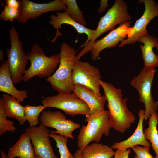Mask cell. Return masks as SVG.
I'll list each match as a JSON object with an SVG mask.
<instances>
[{
    "mask_svg": "<svg viewBox=\"0 0 158 158\" xmlns=\"http://www.w3.org/2000/svg\"><path fill=\"white\" fill-rule=\"evenodd\" d=\"M99 83L107 102V107L111 128L123 133L135 120V116L127 106V98H123L121 89L111 83L101 80Z\"/></svg>",
    "mask_w": 158,
    "mask_h": 158,
    "instance_id": "obj_1",
    "label": "cell"
},
{
    "mask_svg": "<svg viewBox=\"0 0 158 158\" xmlns=\"http://www.w3.org/2000/svg\"><path fill=\"white\" fill-rule=\"evenodd\" d=\"M59 63L55 72L46 79L52 88L59 93L73 92L74 85L72 81L74 67L78 61L75 49L65 42L60 47Z\"/></svg>",
    "mask_w": 158,
    "mask_h": 158,
    "instance_id": "obj_2",
    "label": "cell"
},
{
    "mask_svg": "<svg viewBox=\"0 0 158 158\" xmlns=\"http://www.w3.org/2000/svg\"><path fill=\"white\" fill-rule=\"evenodd\" d=\"M128 7L123 0H116L112 6L103 16L101 17L92 39L84 47L77 55L78 59L90 52L96 40L103 34L114 29V27L128 21L132 17L128 12Z\"/></svg>",
    "mask_w": 158,
    "mask_h": 158,
    "instance_id": "obj_3",
    "label": "cell"
},
{
    "mask_svg": "<svg viewBox=\"0 0 158 158\" xmlns=\"http://www.w3.org/2000/svg\"><path fill=\"white\" fill-rule=\"evenodd\" d=\"M86 125H83L77 137V146L82 150L92 142H98L103 135L107 136L111 126L107 110L86 116Z\"/></svg>",
    "mask_w": 158,
    "mask_h": 158,
    "instance_id": "obj_4",
    "label": "cell"
},
{
    "mask_svg": "<svg viewBox=\"0 0 158 158\" xmlns=\"http://www.w3.org/2000/svg\"><path fill=\"white\" fill-rule=\"evenodd\" d=\"M26 56L31 64L23 77L22 80L24 82L36 76L40 78L50 77L59 63V54L47 56L42 48L36 44L32 46L31 51Z\"/></svg>",
    "mask_w": 158,
    "mask_h": 158,
    "instance_id": "obj_5",
    "label": "cell"
},
{
    "mask_svg": "<svg viewBox=\"0 0 158 158\" xmlns=\"http://www.w3.org/2000/svg\"><path fill=\"white\" fill-rule=\"evenodd\" d=\"M10 40V49H6L10 75L14 84L22 80L28 62L26 54L23 49V43L14 24L9 30Z\"/></svg>",
    "mask_w": 158,
    "mask_h": 158,
    "instance_id": "obj_6",
    "label": "cell"
},
{
    "mask_svg": "<svg viewBox=\"0 0 158 158\" xmlns=\"http://www.w3.org/2000/svg\"><path fill=\"white\" fill-rule=\"evenodd\" d=\"M156 71L155 68L144 67L139 74L130 82L131 85L138 91L139 100L145 106L144 119L147 120L156 112L158 101H154L151 92V86Z\"/></svg>",
    "mask_w": 158,
    "mask_h": 158,
    "instance_id": "obj_7",
    "label": "cell"
},
{
    "mask_svg": "<svg viewBox=\"0 0 158 158\" xmlns=\"http://www.w3.org/2000/svg\"><path fill=\"white\" fill-rule=\"evenodd\" d=\"M42 103L46 108H55L72 116L81 115L87 116L90 114L87 104L73 92L58 93L56 95L48 96L42 101Z\"/></svg>",
    "mask_w": 158,
    "mask_h": 158,
    "instance_id": "obj_8",
    "label": "cell"
},
{
    "mask_svg": "<svg viewBox=\"0 0 158 158\" xmlns=\"http://www.w3.org/2000/svg\"><path fill=\"white\" fill-rule=\"evenodd\" d=\"M72 81L74 85L80 84L92 90L97 95L101 96L99 81L100 72L98 68L87 62L77 61L73 69Z\"/></svg>",
    "mask_w": 158,
    "mask_h": 158,
    "instance_id": "obj_9",
    "label": "cell"
},
{
    "mask_svg": "<svg viewBox=\"0 0 158 158\" xmlns=\"http://www.w3.org/2000/svg\"><path fill=\"white\" fill-rule=\"evenodd\" d=\"M40 120L46 127L56 130L55 131H51L50 133H58L73 140L74 138L73 132L81 127L80 124L67 119L62 112L58 111H43L40 117Z\"/></svg>",
    "mask_w": 158,
    "mask_h": 158,
    "instance_id": "obj_10",
    "label": "cell"
},
{
    "mask_svg": "<svg viewBox=\"0 0 158 158\" xmlns=\"http://www.w3.org/2000/svg\"><path fill=\"white\" fill-rule=\"evenodd\" d=\"M50 130L42 123L30 126L25 133L30 137L37 158H58L54 154L49 138Z\"/></svg>",
    "mask_w": 158,
    "mask_h": 158,
    "instance_id": "obj_11",
    "label": "cell"
},
{
    "mask_svg": "<svg viewBox=\"0 0 158 158\" xmlns=\"http://www.w3.org/2000/svg\"><path fill=\"white\" fill-rule=\"evenodd\" d=\"M139 4L143 3L145 10L141 17L137 20L133 27L131 35L122 40L118 47H121L126 44H134L141 36L148 33L146 28L150 22L158 16V3L153 0H140Z\"/></svg>",
    "mask_w": 158,
    "mask_h": 158,
    "instance_id": "obj_12",
    "label": "cell"
},
{
    "mask_svg": "<svg viewBox=\"0 0 158 158\" xmlns=\"http://www.w3.org/2000/svg\"><path fill=\"white\" fill-rule=\"evenodd\" d=\"M66 4L63 0H55L48 3H38L29 0H21L19 23H24L49 12L65 10Z\"/></svg>",
    "mask_w": 158,
    "mask_h": 158,
    "instance_id": "obj_13",
    "label": "cell"
},
{
    "mask_svg": "<svg viewBox=\"0 0 158 158\" xmlns=\"http://www.w3.org/2000/svg\"><path fill=\"white\" fill-rule=\"evenodd\" d=\"M131 23L130 21L123 23L104 37L95 41L90 52L92 59L96 60L104 49L115 47L126 37H130L133 29V27H130Z\"/></svg>",
    "mask_w": 158,
    "mask_h": 158,
    "instance_id": "obj_14",
    "label": "cell"
},
{
    "mask_svg": "<svg viewBox=\"0 0 158 158\" xmlns=\"http://www.w3.org/2000/svg\"><path fill=\"white\" fill-rule=\"evenodd\" d=\"M56 15L52 14L50 17L49 24L52 25L53 28L56 29V32L54 38L50 41L51 42L55 43L57 37L62 35L59 32V28L61 29V25L63 24L70 25L73 27L79 34H85L87 35V39L85 43L81 47H84L93 38L95 32V30L86 28L75 21L66 11L61 12L58 11Z\"/></svg>",
    "mask_w": 158,
    "mask_h": 158,
    "instance_id": "obj_15",
    "label": "cell"
},
{
    "mask_svg": "<svg viewBox=\"0 0 158 158\" xmlns=\"http://www.w3.org/2000/svg\"><path fill=\"white\" fill-rule=\"evenodd\" d=\"M73 92L87 104L90 114L101 113L105 110L107 100L104 95L99 96L91 89L80 84L74 85Z\"/></svg>",
    "mask_w": 158,
    "mask_h": 158,
    "instance_id": "obj_16",
    "label": "cell"
},
{
    "mask_svg": "<svg viewBox=\"0 0 158 158\" xmlns=\"http://www.w3.org/2000/svg\"><path fill=\"white\" fill-rule=\"evenodd\" d=\"M145 113V110L142 109L138 112V122L133 134L125 140L114 143L111 146L112 148L116 149L127 150L138 145L150 147L151 144L149 141L146 139L143 130Z\"/></svg>",
    "mask_w": 158,
    "mask_h": 158,
    "instance_id": "obj_17",
    "label": "cell"
},
{
    "mask_svg": "<svg viewBox=\"0 0 158 158\" xmlns=\"http://www.w3.org/2000/svg\"><path fill=\"white\" fill-rule=\"evenodd\" d=\"M0 91L14 97L20 103L28 98L27 91L18 90L14 85L7 60L4 62L0 67Z\"/></svg>",
    "mask_w": 158,
    "mask_h": 158,
    "instance_id": "obj_18",
    "label": "cell"
},
{
    "mask_svg": "<svg viewBox=\"0 0 158 158\" xmlns=\"http://www.w3.org/2000/svg\"><path fill=\"white\" fill-rule=\"evenodd\" d=\"M138 42L143 44L140 45L144 67L155 68L158 66V57L154 52L153 49L158 42V38L148 33L141 36Z\"/></svg>",
    "mask_w": 158,
    "mask_h": 158,
    "instance_id": "obj_19",
    "label": "cell"
},
{
    "mask_svg": "<svg viewBox=\"0 0 158 158\" xmlns=\"http://www.w3.org/2000/svg\"><path fill=\"white\" fill-rule=\"evenodd\" d=\"M30 139L25 133L22 134L17 142L8 151V158H37Z\"/></svg>",
    "mask_w": 158,
    "mask_h": 158,
    "instance_id": "obj_20",
    "label": "cell"
},
{
    "mask_svg": "<svg viewBox=\"0 0 158 158\" xmlns=\"http://www.w3.org/2000/svg\"><path fill=\"white\" fill-rule=\"evenodd\" d=\"M1 100L5 113L7 117L15 118L21 125L26 121L25 107L21 105L14 97L8 94L2 95Z\"/></svg>",
    "mask_w": 158,
    "mask_h": 158,
    "instance_id": "obj_21",
    "label": "cell"
},
{
    "mask_svg": "<svg viewBox=\"0 0 158 158\" xmlns=\"http://www.w3.org/2000/svg\"><path fill=\"white\" fill-rule=\"evenodd\" d=\"M113 149L107 145L93 143L81 150L79 158H111L115 152Z\"/></svg>",
    "mask_w": 158,
    "mask_h": 158,
    "instance_id": "obj_22",
    "label": "cell"
},
{
    "mask_svg": "<svg viewBox=\"0 0 158 158\" xmlns=\"http://www.w3.org/2000/svg\"><path fill=\"white\" fill-rule=\"evenodd\" d=\"M148 127L144 132L145 138L150 141L152 149L156 154L155 158H158V114L156 112L153 113L149 117Z\"/></svg>",
    "mask_w": 158,
    "mask_h": 158,
    "instance_id": "obj_23",
    "label": "cell"
},
{
    "mask_svg": "<svg viewBox=\"0 0 158 158\" xmlns=\"http://www.w3.org/2000/svg\"><path fill=\"white\" fill-rule=\"evenodd\" d=\"M63 1L67 6L65 11L75 21L85 26L87 24L85 18L83 14V11L78 7L76 1L63 0Z\"/></svg>",
    "mask_w": 158,
    "mask_h": 158,
    "instance_id": "obj_24",
    "label": "cell"
},
{
    "mask_svg": "<svg viewBox=\"0 0 158 158\" xmlns=\"http://www.w3.org/2000/svg\"><path fill=\"white\" fill-rule=\"evenodd\" d=\"M45 108L43 105L37 106L27 105L25 106V119L30 126H35L39 123V115Z\"/></svg>",
    "mask_w": 158,
    "mask_h": 158,
    "instance_id": "obj_25",
    "label": "cell"
},
{
    "mask_svg": "<svg viewBox=\"0 0 158 158\" xmlns=\"http://www.w3.org/2000/svg\"><path fill=\"white\" fill-rule=\"evenodd\" d=\"M49 136L53 138L56 143V146L60 155V158H75L69 151L67 146L68 138L51 133H49Z\"/></svg>",
    "mask_w": 158,
    "mask_h": 158,
    "instance_id": "obj_26",
    "label": "cell"
},
{
    "mask_svg": "<svg viewBox=\"0 0 158 158\" xmlns=\"http://www.w3.org/2000/svg\"><path fill=\"white\" fill-rule=\"evenodd\" d=\"M3 107L1 98L0 99V135L6 131L14 133L16 129L13 121L7 119Z\"/></svg>",
    "mask_w": 158,
    "mask_h": 158,
    "instance_id": "obj_27",
    "label": "cell"
},
{
    "mask_svg": "<svg viewBox=\"0 0 158 158\" xmlns=\"http://www.w3.org/2000/svg\"><path fill=\"white\" fill-rule=\"evenodd\" d=\"M2 3L4 8L0 15V19L5 21H9L13 22L15 19L18 20L20 14V9H16L11 8Z\"/></svg>",
    "mask_w": 158,
    "mask_h": 158,
    "instance_id": "obj_28",
    "label": "cell"
},
{
    "mask_svg": "<svg viewBox=\"0 0 158 158\" xmlns=\"http://www.w3.org/2000/svg\"><path fill=\"white\" fill-rule=\"evenodd\" d=\"M150 147H141L137 145L132 148L136 155L134 158H155L149 152Z\"/></svg>",
    "mask_w": 158,
    "mask_h": 158,
    "instance_id": "obj_29",
    "label": "cell"
},
{
    "mask_svg": "<svg viewBox=\"0 0 158 158\" xmlns=\"http://www.w3.org/2000/svg\"><path fill=\"white\" fill-rule=\"evenodd\" d=\"M130 152V148L127 150L116 149L115 152L114 158H128Z\"/></svg>",
    "mask_w": 158,
    "mask_h": 158,
    "instance_id": "obj_30",
    "label": "cell"
},
{
    "mask_svg": "<svg viewBox=\"0 0 158 158\" xmlns=\"http://www.w3.org/2000/svg\"><path fill=\"white\" fill-rule=\"evenodd\" d=\"M5 2L6 5L11 8L16 9H20L21 6V0H5Z\"/></svg>",
    "mask_w": 158,
    "mask_h": 158,
    "instance_id": "obj_31",
    "label": "cell"
},
{
    "mask_svg": "<svg viewBox=\"0 0 158 158\" xmlns=\"http://www.w3.org/2000/svg\"><path fill=\"white\" fill-rule=\"evenodd\" d=\"M108 0H100V6L98 10V12L99 13H101L105 11L108 6Z\"/></svg>",
    "mask_w": 158,
    "mask_h": 158,
    "instance_id": "obj_32",
    "label": "cell"
},
{
    "mask_svg": "<svg viewBox=\"0 0 158 158\" xmlns=\"http://www.w3.org/2000/svg\"><path fill=\"white\" fill-rule=\"evenodd\" d=\"M81 150L80 149H78L74 154V156L75 158H79Z\"/></svg>",
    "mask_w": 158,
    "mask_h": 158,
    "instance_id": "obj_33",
    "label": "cell"
},
{
    "mask_svg": "<svg viewBox=\"0 0 158 158\" xmlns=\"http://www.w3.org/2000/svg\"><path fill=\"white\" fill-rule=\"evenodd\" d=\"M4 57V52L1 50H0V61L2 62L3 61Z\"/></svg>",
    "mask_w": 158,
    "mask_h": 158,
    "instance_id": "obj_34",
    "label": "cell"
},
{
    "mask_svg": "<svg viewBox=\"0 0 158 158\" xmlns=\"http://www.w3.org/2000/svg\"><path fill=\"white\" fill-rule=\"evenodd\" d=\"M1 157L0 158H8L7 155L3 151H1Z\"/></svg>",
    "mask_w": 158,
    "mask_h": 158,
    "instance_id": "obj_35",
    "label": "cell"
},
{
    "mask_svg": "<svg viewBox=\"0 0 158 158\" xmlns=\"http://www.w3.org/2000/svg\"><path fill=\"white\" fill-rule=\"evenodd\" d=\"M155 47L156 48V49H157V50L158 52V42L155 45ZM157 55V56H158V55Z\"/></svg>",
    "mask_w": 158,
    "mask_h": 158,
    "instance_id": "obj_36",
    "label": "cell"
}]
</instances>
